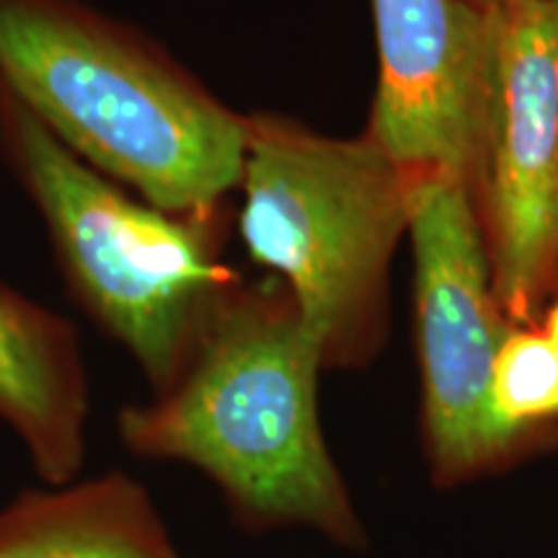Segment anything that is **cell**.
Here are the masks:
<instances>
[{
    "instance_id": "obj_12",
    "label": "cell",
    "mask_w": 558,
    "mask_h": 558,
    "mask_svg": "<svg viewBox=\"0 0 558 558\" xmlns=\"http://www.w3.org/2000/svg\"><path fill=\"white\" fill-rule=\"evenodd\" d=\"M481 3H486V5H494V9H499V5H509V3H520V0H481Z\"/></svg>"
},
{
    "instance_id": "obj_3",
    "label": "cell",
    "mask_w": 558,
    "mask_h": 558,
    "mask_svg": "<svg viewBox=\"0 0 558 558\" xmlns=\"http://www.w3.org/2000/svg\"><path fill=\"white\" fill-rule=\"evenodd\" d=\"M0 160L45 222L75 303L160 393L239 282L222 262L226 205L171 213L104 177L0 86Z\"/></svg>"
},
{
    "instance_id": "obj_4",
    "label": "cell",
    "mask_w": 558,
    "mask_h": 558,
    "mask_svg": "<svg viewBox=\"0 0 558 558\" xmlns=\"http://www.w3.org/2000/svg\"><path fill=\"white\" fill-rule=\"evenodd\" d=\"M243 246L295 300L326 367L365 365L409 233L407 171L367 130L331 137L275 111L243 114Z\"/></svg>"
},
{
    "instance_id": "obj_10",
    "label": "cell",
    "mask_w": 558,
    "mask_h": 558,
    "mask_svg": "<svg viewBox=\"0 0 558 558\" xmlns=\"http://www.w3.org/2000/svg\"><path fill=\"white\" fill-rule=\"evenodd\" d=\"M494 411L509 429L538 437L558 422V341L543 326H514L492 378Z\"/></svg>"
},
{
    "instance_id": "obj_1",
    "label": "cell",
    "mask_w": 558,
    "mask_h": 558,
    "mask_svg": "<svg viewBox=\"0 0 558 558\" xmlns=\"http://www.w3.org/2000/svg\"><path fill=\"white\" fill-rule=\"evenodd\" d=\"M320 341L282 282L226 292L181 375L117 414L132 456L205 471L248 522L357 546L362 525L318 418Z\"/></svg>"
},
{
    "instance_id": "obj_11",
    "label": "cell",
    "mask_w": 558,
    "mask_h": 558,
    "mask_svg": "<svg viewBox=\"0 0 558 558\" xmlns=\"http://www.w3.org/2000/svg\"><path fill=\"white\" fill-rule=\"evenodd\" d=\"M541 326L550 333V337H554V339L558 341V290H556V295L550 298L546 313H543Z\"/></svg>"
},
{
    "instance_id": "obj_2",
    "label": "cell",
    "mask_w": 558,
    "mask_h": 558,
    "mask_svg": "<svg viewBox=\"0 0 558 558\" xmlns=\"http://www.w3.org/2000/svg\"><path fill=\"white\" fill-rule=\"evenodd\" d=\"M0 86L153 205L197 213L239 190L243 114L156 37L86 0H0Z\"/></svg>"
},
{
    "instance_id": "obj_6",
    "label": "cell",
    "mask_w": 558,
    "mask_h": 558,
    "mask_svg": "<svg viewBox=\"0 0 558 558\" xmlns=\"http://www.w3.org/2000/svg\"><path fill=\"white\" fill-rule=\"evenodd\" d=\"M476 207L501 311L538 326L558 290V0L497 9Z\"/></svg>"
},
{
    "instance_id": "obj_7",
    "label": "cell",
    "mask_w": 558,
    "mask_h": 558,
    "mask_svg": "<svg viewBox=\"0 0 558 558\" xmlns=\"http://www.w3.org/2000/svg\"><path fill=\"white\" fill-rule=\"evenodd\" d=\"M380 78L367 132L407 177L478 190L497 9L481 0H373Z\"/></svg>"
},
{
    "instance_id": "obj_9",
    "label": "cell",
    "mask_w": 558,
    "mask_h": 558,
    "mask_svg": "<svg viewBox=\"0 0 558 558\" xmlns=\"http://www.w3.org/2000/svg\"><path fill=\"white\" fill-rule=\"evenodd\" d=\"M0 558H177L150 494L111 471L0 509Z\"/></svg>"
},
{
    "instance_id": "obj_8",
    "label": "cell",
    "mask_w": 558,
    "mask_h": 558,
    "mask_svg": "<svg viewBox=\"0 0 558 558\" xmlns=\"http://www.w3.org/2000/svg\"><path fill=\"white\" fill-rule=\"evenodd\" d=\"M88 407L75 326L0 282V418L47 484H70L83 469Z\"/></svg>"
},
{
    "instance_id": "obj_5",
    "label": "cell",
    "mask_w": 558,
    "mask_h": 558,
    "mask_svg": "<svg viewBox=\"0 0 558 558\" xmlns=\"http://www.w3.org/2000/svg\"><path fill=\"white\" fill-rule=\"evenodd\" d=\"M424 432L439 484H460L533 448L492 403L494 362L514 329L492 284L476 192L445 171L409 177Z\"/></svg>"
}]
</instances>
